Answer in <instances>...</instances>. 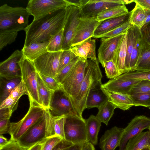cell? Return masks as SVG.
I'll list each match as a JSON object with an SVG mask.
<instances>
[{
    "mask_svg": "<svg viewBox=\"0 0 150 150\" xmlns=\"http://www.w3.org/2000/svg\"><path fill=\"white\" fill-rule=\"evenodd\" d=\"M149 108V109L150 110V107Z\"/></svg>",
    "mask_w": 150,
    "mask_h": 150,
    "instance_id": "cell-64",
    "label": "cell"
},
{
    "mask_svg": "<svg viewBox=\"0 0 150 150\" xmlns=\"http://www.w3.org/2000/svg\"><path fill=\"white\" fill-rule=\"evenodd\" d=\"M134 0H122L123 1L124 4V5L125 4H130L131 3H132L134 1Z\"/></svg>",
    "mask_w": 150,
    "mask_h": 150,
    "instance_id": "cell-61",
    "label": "cell"
},
{
    "mask_svg": "<svg viewBox=\"0 0 150 150\" xmlns=\"http://www.w3.org/2000/svg\"><path fill=\"white\" fill-rule=\"evenodd\" d=\"M81 18L79 8L73 6L68 7L67 16L63 28L62 51L69 50L71 47V42Z\"/></svg>",
    "mask_w": 150,
    "mask_h": 150,
    "instance_id": "cell-11",
    "label": "cell"
},
{
    "mask_svg": "<svg viewBox=\"0 0 150 150\" xmlns=\"http://www.w3.org/2000/svg\"><path fill=\"white\" fill-rule=\"evenodd\" d=\"M76 56L92 60H96V40L91 38L71 47L70 50Z\"/></svg>",
    "mask_w": 150,
    "mask_h": 150,
    "instance_id": "cell-21",
    "label": "cell"
},
{
    "mask_svg": "<svg viewBox=\"0 0 150 150\" xmlns=\"http://www.w3.org/2000/svg\"><path fill=\"white\" fill-rule=\"evenodd\" d=\"M18 32L0 33V50L16 40Z\"/></svg>",
    "mask_w": 150,
    "mask_h": 150,
    "instance_id": "cell-42",
    "label": "cell"
},
{
    "mask_svg": "<svg viewBox=\"0 0 150 150\" xmlns=\"http://www.w3.org/2000/svg\"><path fill=\"white\" fill-rule=\"evenodd\" d=\"M150 71V46L143 44V48L135 71Z\"/></svg>",
    "mask_w": 150,
    "mask_h": 150,
    "instance_id": "cell-34",
    "label": "cell"
},
{
    "mask_svg": "<svg viewBox=\"0 0 150 150\" xmlns=\"http://www.w3.org/2000/svg\"><path fill=\"white\" fill-rule=\"evenodd\" d=\"M68 7L59 9L33 20L25 31L23 47L34 42H49L64 28Z\"/></svg>",
    "mask_w": 150,
    "mask_h": 150,
    "instance_id": "cell-1",
    "label": "cell"
},
{
    "mask_svg": "<svg viewBox=\"0 0 150 150\" xmlns=\"http://www.w3.org/2000/svg\"><path fill=\"white\" fill-rule=\"evenodd\" d=\"M124 132V128L114 126L107 130L100 140L101 150H115L119 147Z\"/></svg>",
    "mask_w": 150,
    "mask_h": 150,
    "instance_id": "cell-19",
    "label": "cell"
},
{
    "mask_svg": "<svg viewBox=\"0 0 150 150\" xmlns=\"http://www.w3.org/2000/svg\"><path fill=\"white\" fill-rule=\"evenodd\" d=\"M115 108L114 105L108 101L98 108V112L96 116L101 123L107 125Z\"/></svg>",
    "mask_w": 150,
    "mask_h": 150,
    "instance_id": "cell-35",
    "label": "cell"
},
{
    "mask_svg": "<svg viewBox=\"0 0 150 150\" xmlns=\"http://www.w3.org/2000/svg\"><path fill=\"white\" fill-rule=\"evenodd\" d=\"M49 42L33 43L21 50L23 56L33 62L40 56L48 52L47 47Z\"/></svg>",
    "mask_w": 150,
    "mask_h": 150,
    "instance_id": "cell-24",
    "label": "cell"
},
{
    "mask_svg": "<svg viewBox=\"0 0 150 150\" xmlns=\"http://www.w3.org/2000/svg\"><path fill=\"white\" fill-rule=\"evenodd\" d=\"M148 11L145 10L135 3L134 8L131 11L129 21L132 25H135L140 29L143 25L147 16Z\"/></svg>",
    "mask_w": 150,
    "mask_h": 150,
    "instance_id": "cell-32",
    "label": "cell"
},
{
    "mask_svg": "<svg viewBox=\"0 0 150 150\" xmlns=\"http://www.w3.org/2000/svg\"><path fill=\"white\" fill-rule=\"evenodd\" d=\"M70 6L67 0H30L26 8L33 20Z\"/></svg>",
    "mask_w": 150,
    "mask_h": 150,
    "instance_id": "cell-9",
    "label": "cell"
},
{
    "mask_svg": "<svg viewBox=\"0 0 150 150\" xmlns=\"http://www.w3.org/2000/svg\"><path fill=\"white\" fill-rule=\"evenodd\" d=\"M38 73L43 83L50 90L53 91L60 88V84L54 78L47 76Z\"/></svg>",
    "mask_w": 150,
    "mask_h": 150,
    "instance_id": "cell-47",
    "label": "cell"
},
{
    "mask_svg": "<svg viewBox=\"0 0 150 150\" xmlns=\"http://www.w3.org/2000/svg\"><path fill=\"white\" fill-rule=\"evenodd\" d=\"M64 29H62L51 39L47 47L48 52H56L62 50Z\"/></svg>",
    "mask_w": 150,
    "mask_h": 150,
    "instance_id": "cell-37",
    "label": "cell"
},
{
    "mask_svg": "<svg viewBox=\"0 0 150 150\" xmlns=\"http://www.w3.org/2000/svg\"><path fill=\"white\" fill-rule=\"evenodd\" d=\"M150 22V11H148L147 16L144 22L143 25Z\"/></svg>",
    "mask_w": 150,
    "mask_h": 150,
    "instance_id": "cell-60",
    "label": "cell"
},
{
    "mask_svg": "<svg viewBox=\"0 0 150 150\" xmlns=\"http://www.w3.org/2000/svg\"><path fill=\"white\" fill-rule=\"evenodd\" d=\"M134 2L144 9L150 11V0H135Z\"/></svg>",
    "mask_w": 150,
    "mask_h": 150,
    "instance_id": "cell-54",
    "label": "cell"
},
{
    "mask_svg": "<svg viewBox=\"0 0 150 150\" xmlns=\"http://www.w3.org/2000/svg\"><path fill=\"white\" fill-rule=\"evenodd\" d=\"M85 120L73 116H66L64 125L65 139L73 144L88 142Z\"/></svg>",
    "mask_w": 150,
    "mask_h": 150,
    "instance_id": "cell-7",
    "label": "cell"
},
{
    "mask_svg": "<svg viewBox=\"0 0 150 150\" xmlns=\"http://www.w3.org/2000/svg\"><path fill=\"white\" fill-rule=\"evenodd\" d=\"M49 109L53 116L65 115L80 117L70 98L61 87L60 89L53 91Z\"/></svg>",
    "mask_w": 150,
    "mask_h": 150,
    "instance_id": "cell-8",
    "label": "cell"
},
{
    "mask_svg": "<svg viewBox=\"0 0 150 150\" xmlns=\"http://www.w3.org/2000/svg\"><path fill=\"white\" fill-rule=\"evenodd\" d=\"M131 11L127 14L118 17L109 19L100 22L95 31L93 37L103 35L123 25L129 21Z\"/></svg>",
    "mask_w": 150,
    "mask_h": 150,
    "instance_id": "cell-20",
    "label": "cell"
},
{
    "mask_svg": "<svg viewBox=\"0 0 150 150\" xmlns=\"http://www.w3.org/2000/svg\"><path fill=\"white\" fill-rule=\"evenodd\" d=\"M30 14L26 8L4 4L0 7V33L25 31Z\"/></svg>",
    "mask_w": 150,
    "mask_h": 150,
    "instance_id": "cell-3",
    "label": "cell"
},
{
    "mask_svg": "<svg viewBox=\"0 0 150 150\" xmlns=\"http://www.w3.org/2000/svg\"><path fill=\"white\" fill-rule=\"evenodd\" d=\"M47 131L43 116L32 126L18 140L22 146L30 148L46 138Z\"/></svg>",
    "mask_w": 150,
    "mask_h": 150,
    "instance_id": "cell-13",
    "label": "cell"
},
{
    "mask_svg": "<svg viewBox=\"0 0 150 150\" xmlns=\"http://www.w3.org/2000/svg\"><path fill=\"white\" fill-rule=\"evenodd\" d=\"M124 33L113 37L101 38L97 59L103 67L104 63L110 60L115 64L117 50Z\"/></svg>",
    "mask_w": 150,
    "mask_h": 150,
    "instance_id": "cell-12",
    "label": "cell"
},
{
    "mask_svg": "<svg viewBox=\"0 0 150 150\" xmlns=\"http://www.w3.org/2000/svg\"><path fill=\"white\" fill-rule=\"evenodd\" d=\"M10 119H6L0 120V134H9L11 123Z\"/></svg>",
    "mask_w": 150,
    "mask_h": 150,
    "instance_id": "cell-51",
    "label": "cell"
},
{
    "mask_svg": "<svg viewBox=\"0 0 150 150\" xmlns=\"http://www.w3.org/2000/svg\"><path fill=\"white\" fill-rule=\"evenodd\" d=\"M87 60V59L79 57L73 68L61 83V88L70 98L74 107L84 78Z\"/></svg>",
    "mask_w": 150,
    "mask_h": 150,
    "instance_id": "cell-4",
    "label": "cell"
},
{
    "mask_svg": "<svg viewBox=\"0 0 150 150\" xmlns=\"http://www.w3.org/2000/svg\"><path fill=\"white\" fill-rule=\"evenodd\" d=\"M139 29L143 44L150 46V22L144 25Z\"/></svg>",
    "mask_w": 150,
    "mask_h": 150,
    "instance_id": "cell-48",
    "label": "cell"
},
{
    "mask_svg": "<svg viewBox=\"0 0 150 150\" xmlns=\"http://www.w3.org/2000/svg\"><path fill=\"white\" fill-rule=\"evenodd\" d=\"M122 5V0H88L80 8L81 18H96L101 13Z\"/></svg>",
    "mask_w": 150,
    "mask_h": 150,
    "instance_id": "cell-14",
    "label": "cell"
},
{
    "mask_svg": "<svg viewBox=\"0 0 150 150\" xmlns=\"http://www.w3.org/2000/svg\"><path fill=\"white\" fill-rule=\"evenodd\" d=\"M134 106L150 107V92L145 93H138L130 95Z\"/></svg>",
    "mask_w": 150,
    "mask_h": 150,
    "instance_id": "cell-38",
    "label": "cell"
},
{
    "mask_svg": "<svg viewBox=\"0 0 150 150\" xmlns=\"http://www.w3.org/2000/svg\"><path fill=\"white\" fill-rule=\"evenodd\" d=\"M70 6H73L80 8L85 4L88 0H67Z\"/></svg>",
    "mask_w": 150,
    "mask_h": 150,
    "instance_id": "cell-55",
    "label": "cell"
},
{
    "mask_svg": "<svg viewBox=\"0 0 150 150\" xmlns=\"http://www.w3.org/2000/svg\"><path fill=\"white\" fill-rule=\"evenodd\" d=\"M125 5L118 6L101 13L96 18L99 22L126 15L129 13Z\"/></svg>",
    "mask_w": 150,
    "mask_h": 150,
    "instance_id": "cell-33",
    "label": "cell"
},
{
    "mask_svg": "<svg viewBox=\"0 0 150 150\" xmlns=\"http://www.w3.org/2000/svg\"><path fill=\"white\" fill-rule=\"evenodd\" d=\"M142 150H150V147L146 148L143 149Z\"/></svg>",
    "mask_w": 150,
    "mask_h": 150,
    "instance_id": "cell-62",
    "label": "cell"
},
{
    "mask_svg": "<svg viewBox=\"0 0 150 150\" xmlns=\"http://www.w3.org/2000/svg\"><path fill=\"white\" fill-rule=\"evenodd\" d=\"M108 101L107 96L100 88L91 91L87 97L86 108H98Z\"/></svg>",
    "mask_w": 150,
    "mask_h": 150,
    "instance_id": "cell-28",
    "label": "cell"
},
{
    "mask_svg": "<svg viewBox=\"0 0 150 150\" xmlns=\"http://www.w3.org/2000/svg\"><path fill=\"white\" fill-rule=\"evenodd\" d=\"M140 80L125 78L120 75L102 84L101 88L111 92L129 94L133 86Z\"/></svg>",
    "mask_w": 150,
    "mask_h": 150,
    "instance_id": "cell-18",
    "label": "cell"
},
{
    "mask_svg": "<svg viewBox=\"0 0 150 150\" xmlns=\"http://www.w3.org/2000/svg\"><path fill=\"white\" fill-rule=\"evenodd\" d=\"M127 31L124 34L118 48L115 65L121 74L128 72L125 66L127 55Z\"/></svg>",
    "mask_w": 150,
    "mask_h": 150,
    "instance_id": "cell-29",
    "label": "cell"
},
{
    "mask_svg": "<svg viewBox=\"0 0 150 150\" xmlns=\"http://www.w3.org/2000/svg\"><path fill=\"white\" fill-rule=\"evenodd\" d=\"M86 132L88 142L93 145L98 143V134L101 126V122L96 116L91 115L85 120Z\"/></svg>",
    "mask_w": 150,
    "mask_h": 150,
    "instance_id": "cell-27",
    "label": "cell"
},
{
    "mask_svg": "<svg viewBox=\"0 0 150 150\" xmlns=\"http://www.w3.org/2000/svg\"><path fill=\"white\" fill-rule=\"evenodd\" d=\"M30 148L23 147L17 141L10 139L8 143L0 148V150H28Z\"/></svg>",
    "mask_w": 150,
    "mask_h": 150,
    "instance_id": "cell-50",
    "label": "cell"
},
{
    "mask_svg": "<svg viewBox=\"0 0 150 150\" xmlns=\"http://www.w3.org/2000/svg\"><path fill=\"white\" fill-rule=\"evenodd\" d=\"M83 144L72 145L65 150H81Z\"/></svg>",
    "mask_w": 150,
    "mask_h": 150,
    "instance_id": "cell-59",
    "label": "cell"
},
{
    "mask_svg": "<svg viewBox=\"0 0 150 150\" xmlns=\"http://www.w3.org/2000/svg\"><path fill=\"white\" fill-rule=\"evenodd\" d=\"M79 59V57H76L57 74L54 78L60 85L64 79L73 68Z\"/></svg>",
    "mask_w": 150,
    "mask_h": 150,
    "instance_id": "cell-41",
    "label": "cell"
},
{
    "mask_svg": "<svg viewBox=\"0 0 150 150\" xmlns=\"http://www.w3.org/2000/svg\"><path fill=\"white\" fill-rule=\"evenodd\" d=\"M23 55L21 51L16 50L7 59L0 63V76L21 77V71L18 63Z\"/></svg>",
    "mask_w": 150,
    "mask_h": 150,
    "instance_id": "cell-17",
    "label": "cell"
},
{
    "mask_svg": "<svg viewBox=\"0 0 150 150\" xmlns=\"http://www.w3.org/2000/svg\"><path fill=\"white\" fill-rule=\"evenodd\" d=\"M139 31V28L135 25L131 26L127 31V55L125 66L128 72H129V68L131 55L135 45Z\"/></svg>",
    "mask_w": 150,
    "mask_h": 150,
    "instance_id": "cell-30",
    "label": "cell"
},
{
    "mask_svg": "<svg viewBox=\"0 0 150 150\" xmlns=\"http://www.w3.org/2000/svg\"><path fill=\"white\" fill-rule=\"evenodd\" d=\"M72 145L73 144L66 140H62L52 150H65Z\"/></svg>",
    "mask_w": 150,
    "mask_h": 150,
    "instance_id": "cell-52",
    "label": "cell"
},
{
    "mask_svg": "<svg viewBox=\"0 0 150 150\" xmlns=\"http://www.w3.org/2000/svg\"><path fill=\"white\" fill-rule=\"evenodd\" d=\"M28 111L19 121L11 122L9 134L10 139L17 141L27 131L44 115V109L31 100Z\"/></svg>",
    "mask_w": 150,
    "mask_h": 150,
    "instance_id": "cell-5",
    "label": "cell"
},
{
    "mask_svg": "<svg viewBox=\"0 0 150 150\" xmlns=\"http://www.w3.org/2000/svg\"><path fill=\"white\" fill-rule=\"evenodd\" d=\"M12 112L8 108L0 109V120L8 119H10Z\"/></svg>",
    "mask_w": 150,
    "mask_h": 150,
    "instance_id": "cell-53",
    "label": "cell"
},
{
    "mask_svg": "<svg viewBox=\"0 0 150 150\" xmlns=\"http://www.w3.org/2000/svg\"><path fill=\"white\" fill-rule=\"evenodd\" d=\"M102 75L99 62L96 60L87 59L84 78L76 97L74 107L78 116L81 118L86 109V99L92 90L100 88L102 85Z\"/></svg>",
    "mask_w": 150,
    "mask_h": 150,
    "instance_id": "cell-2",
    "label": "cell"
},
{
    "mask_svg": "<svg viewBox=\"0 0 150 150\" xmlns=\"http://www.w3.org/2000/svg\"><path fill=\"white\" fill-rule=\"evenodd\" d=\"M150 147V131L142 132L129 139L123 150H142Z\"/></svg>",
    "mask_w": 150,
    "mask_h": 150,
    "instance_id": "cell-26",
    "label": "cell"
},
{
    "mask_svg": "<svg viewBox=\"0 0 150 150\" xmlns=\"http://www.w3.org/2000/svg\"><path fill=\"white\" fill-rule=\"evenodd\" d=\"M122 77L128 79L147 80L150 81V71H129L121 75Z\"/></svg>",
    "mask_w": 150,
    "mask_h": 150,
    "instance_id": "cell-46",
    "label": "cell"
},
{
    "mask_svg": "<svg viewBox=\"0 0 150 150\" xmlns=\"http://www.w3.org/2000/svg\"><path fill=\"white\" fill-rule=\"evenodd\" d=\"M132 25L129 21L112 30L96 37L95 38H110L125 33Z\"/></svg>",
    "mask_w": 150,
    "mask_h": 150,
    "instance_id": "cell-39",
    "label": "cell"
},
{
    "mask_svg": "<svg viewBox=\"0 0 150 150\" xmlns=\"http://www.w3.org/2000/svg\"><path fill=\"white\" fill-rule=\"evenodd\" d=\"M37 75L38 93L41 106L44 109H49L53 91L45 85L38 72Z\"/></svg>",
    "mask_w": 150,
    "mask_h": 150,
    "instance_id": "cell-31",
    "label": "cell"
},
{
    "mask_svg": "<svg viewBox=\"0 0 150 150\" xmlns=\"http://www.w3.org/2000/svg\"><path fill=\"white\" fill-rule=\"evenodd\" d=\"M9 141L4 137L2 135H0V148L7 144Z\"/></svg>",
    "mask_w": 150,
    "mask_h": 150,
    "instance_id": "cell-58",
    "label": "cell"
},
{
    "mask_svg": "<svg viewBox=\"0 0 150 150\" xmlns=\"http://www.w3.org/2000/svg\"><path fill=\"white\" fill-rule=\"evenodd\" d=\"M45 140L43 142L36 144L30 148L28 150H42L45 144Z\"/></svg>",
    "mask_w": 150,
    "mask_h": 150,
    "instance_id": "cell-56",
    "label": "cell"
},
{
    "mask_svg": "<svg viewBox=\"0 0 150 150\" xmlns=\"http://www.w3.org/2000/svg\"><path fill=\"white\" fill-rule=\"evenodd\" d=\"M81 150H95V148L94 145L88 142L83 144Z\"/></svg>",
    "mask_w": 150,
    "mask_h": 150,
    "instance_id": "cell-57",
    "label": "cell"
},
{
    "mask_svg": "<svg viewBox=\"0 0 150 150\" xmlns=\"http://www.w3.org/2000/svg\"><path fill=\"white\" fill-rule=\"evenodd\" d=\"M101 88L107 96L108 101L114 105L116 108L126 110L134 106L130 95L111 92L103 88Z\"/></svg>",
    "mask_w": 150,
    "mask_h": 150,
    "instance_id": "cell-23",
    "label": "cell"
},
{
    "mask_svg": "<svg viewBox=\"0 0 150 150\" xmlns=\"http://www.w3.org/2000/svg\"><path fill=\"white\" fill-rule=\"evenodd\" d=\"M105 73L108 78L113 79L121 75L112 60L106 62L104 63Z\"/></svg>",
    "mask_w": 150,
    "mask_h": 150,
    "instance_id": "cell-44",
    "label": "cell"
},
{
    "mask_svg": "<svg viewBox=\"0 0 150 150\" xmlns=\"http://www.w3.org/2000/svg\"><path fill=\"white\" fill-rule=\"evenodd\" d=\"M24 95L28 96V94L25 84L21 80L8 97L0 104V109L8 108L13 113L17 108L19 98Z\"/></svg>",
    "mask_w": 150,
    "mask_h": 150,
    "instance_id": "cell-22",
    "label": "cell"
},
{
    "mask_svg": "<svg viewBox=\"0 0 150 150\" xmlns=\"http://www.w3.org/2000/svg\"><path fill=\"white\" fill-rule=\"evenodd\" d=\"M76 57L70 50L63 51L60 58L57 74Z\"/></svg>",
    "mask_w": 150,
    "mask_h": 150,
    "instance_id": "cell-45",
    "label": "cell"
},
{
    "mask_svg": "<svg viewBox=\"0 0 150 150\" xmlns=\"http://www.w3.org/2000/svg\"><path fill=\"white\" fill-rule=\"evenodd\" d=\"M150 127V118L144 115L134 117L124 128L119 150H123L129 140Z\"/></svg>",
    "mask_w": 150,
    "mask_h": 150,
    "instance_id": "cell-15",
    "label": "cell"
},
{
    "mask_svg": "<svg viewBox=\"0 0 150 150\" xmlns=\"http://www.w3.org/2000/svg\"><path fill=\"white\" fill-rule=\"evenodd\" d=\"M65 115L53 116L54 136H58L63 140L65 139L64 125Z\"/></svg>",
    "mask_w": 150,
    "mask_h": 150,
    "instance_id": "cell-40",
    "label": "cell"
},
{
    "mask_svg": "<svg viewBox=\"0 0 150 150\" xmlns=\"http://www.w3.org/2000/svg\"><path fill=\"white\" fill-rule=\"evenodd\" d=\"M62 140L58 136H53L46 139L42 150H52Z\"/></svg>",
    "mask_w": 150,
    "mask_h": 150,
    "instance_id": "cell-49",
    "label": "cell"
},
{
    "mask_svg": "<svg viewBox=\"0 0 150 150\" xmlns=\"http://www.w3.org/2000/svg\"><path fill=\"white\" fill-rule=\"evenodd\" d=\"M100 22L95 17L81 18L71 43V47L93 37Z\"/></svg>",
    "mask_w": 150,
    "mask_h": 150,
    "instance_id": "cell-16",
    "label": "cell"
},
{
    "mask_svg": "<svg viewBox=\"0 0 150 150\" xmlns=\"http://www.w3.org/2000/svg\"><path fill=\"white\" fill-rule=\"evenodd\" d=\"M18 63L21 71L22 80L27 89L29 100L41 106L38 90L37 71L33 62L23 56Z\"/></svg>",
    "mask_w": 150,
    "mask_h": 150,
    "instance_id": "cell-6",
    "label": "cell"
},
{
    "mask_svg": "<svg viewBox=\"0 0 150 150\" xmlns=\"http://www.w3.org/2000/svg\"><path fill=\"white\" fill-rule=\"evenodd\" d=\"M62 51L47 52L34 60L33 62L38 72L45 76L55 78Z\"/></svg>",
    "mask_w": 150,
    "mask_h": 150,
    "instance_id": "cell-10",
    "label": "cell"
},
{
    "mask_svg": "<svg viewBox=\"0 0 150 150\" xmlns=\"http://www.w3.org/2000/svg\"><path fill=\"white\" fill-rule=\"evenodd\" d=\"M143 48V42L140 30L137 41L132 52L129 64V71H135L137 64L141 55Z\"/></svg>",
    "mask_w": 150,
    "mask_h": 150,
    "instance_id": "cell-36",
    "label": "cell"
},
{
    "mask_svg": "<svg viewBox=\"0 0 150 150\" xmlns=\"http://www.w3.org/2000/svg\"><path fill=\"white\" fill-rule=\"evenodd\" d=\"M150 92V81L141 80L132 88L129 95L138 93H145Z\"/></svg>",
    "mask_w": 150,
    "mask_h": 150,
    "instance_id": "cell-43",
    "label": "cell"
},
{
    "mask_svg": "<svg viewBox=\"0 0 150 150\" xmlns=\"http://www.w3.org/2000/svg\"><path fill=\"white\" fill-rule=\"evenodd\" d=\"M21 80V77H11L0 76V104L8 97Z\"/></svg>",
    "mask_w": 150,
    "mask_h": 150,
    "instance_id": "cell-25",
    "label": "cell"
},
{
    "mask_svg": "<svg viewBox=\"0 0 150 150\" xmlns=\"http://www.w3.org/2000/svg\"><path fill=\"white\" fill-rule=\"evenodd\" d=\"M149 129V130L150 131V127L148 129Z\"/></svg>",
    "mask_w": 150,
    "mask_h": 150,
    "instance_id": "cell-63",
    "label": "cell"
}]
</instances>
